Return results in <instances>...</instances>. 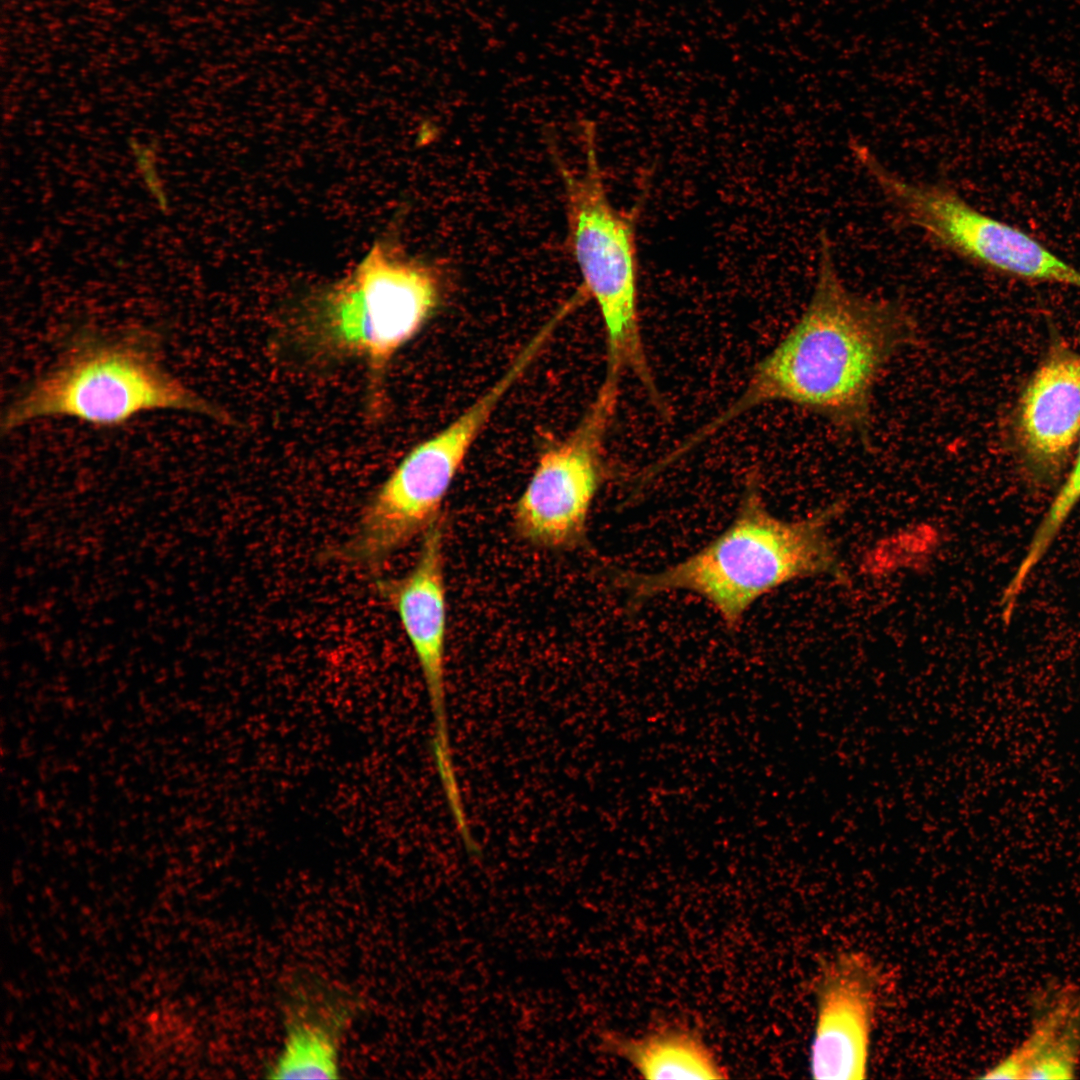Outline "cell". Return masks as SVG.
Here are the masks:
<instances>
[{
    "instance_id": "1",
    "label": "cell",
    "mask_w": 1080,
    "mask_h": 1080,
    "mask_svg": "<svg viewBox=\"0 0 1080 1080\" xmlns=\"http://www.w3.org/2000/svg\"><path fill=\"white\" fill-rule=\"evenodd\" d=\"M916 337L915 318L903 303L848 288L822 232L814 287L800 317L754 366L739 395L676 443L673 453L684 458L742 415L773 402L804 408L842 432L863 436L880 377Z\"/></svg>"
},
{
    "instance_id": "2",
    "label": "cell",
    "mask_w": 1080,
    "mask_h": 1080,
    "mask_svg": "<svg viewBox=\"0 0 1080 1080\" xmlns=\"http://www.w3.org/2000/svg\"><path fill=\"white\" fill-rule=\"evenodd\" d=\"M842 512L839 501L804 519H781L769 511L759 474L752 471L732 521L718 535L662 570L615 572L614 583L625 592L632 610L661 594H694L735 631L758 600L789 582L821 575L844 577L828 533Z\"/></svg>"
},
{
    "instance_id": "3",
    "label": "cell",
    "mask_w": 1080,
    "mask_h": 1080,
    "mask_svg": "<svg viewBox=\"0 0 1080 1080\" xmlns=\"http://www.w3.org/2000/svg\"><path fill=\"white\" fill-rule=\"evenodd\" d=\"M440 293L432 265L377 242L350 273L301 305L290 334L312 357L360 360L376 413L390 362L431 317Z\"/></svg>"
},
{
    "instance_id": "4",
    "label": "cell",
    "mask_w": 1080,
    "mask_h": 1080,
    "mask_svg": "<svg viewBox=\"0 0 1080 1080\" xmlns=\"http://www.w3.org/2000/svg\"><path fill=\"white\" fill-rule=\"evenodd\" d=\"M159 410L231 423L224 410L166 368L151 333L87 332L73 338L58 360L9 404L1 424L3 432H10L39 419L63 417L114 428Z\"/></svg>"
},
{
    "instance_id": "5",
    "label": "cell",
    "mask_w": 1080,
    "mask_h": 1080,
    "mask_svg": "<svg viewBox=\"0 0 1080 1080\" xmlns=\"http://www.w3.org/2000/svg\"><path fill=\"white\" fill-rule=\"evenodd\" d=\"M583 163L573 170L558 160L565 195L567 243L579 269V292L600 313L606 339V376L631 374L657 411L667 407L643 341L639 315L635 209L614 206L598 158L596 131L581 128Z\"/></svg>"
},
{
    "instance_id": "6",
    "label": "cell",
    "mask_w": 1080,
    "mask_h": 1080,
    "mask_svg": "<svg viewBox=\"0 0 1080 1080\" xmlns=\"http://www.w3.org/2000/svg\"><path fill=\"white\" fill-rule=\"evenodd\" d=\"M528 368L525 358L516 357L457 418L401 459L368 499L352 535L337 549L340 560L375 568L443 517L444 500L469 450Z\"/></svg>"
},
{
    "instance_id": "7",
    "label": "cell",
    "mask_w": 1080,
    "mask_h": 1080,
    "mask_svg": "<svg viewBox=\"0 0 1080 1080\" xmlns=\"http://www.w3.org/2000/svg\"><path fill=\"white\" fill-rule=\"evenodd\" d=\"M863 168L902 218L946 251L1001 274L1080 288L1079 269L1028 233L981 212L951 186L910 180L875 156Z\"/></svg>"
},
{
    "instance_id": "8",
    "label": "cell",
    "mask_w": 1080,
    "mask_h": 1080,
    "mask_svg": "<svg viewBox=\"0 0 1080 1080\" xmlns=\"http://www.w3.org/2000/svg\"><path fill=\"white\" fill-rule=\"evenodd\" d=\"M620 380L604 377L576 427L546 449L512 510L516 535L548 550L584 543L594 500L608 477L604 447Z\"/></svg>"
},
{
    "instance_id": "9",
    "label": "cell",
    "mask_w": 1080,
    "mask_h": 1080,
    "mask_svg": "<svg viewBox=\"0 0 1080 1080\" xmlns=\"http://www.w3.org/2000/svg\"><path fill=\"white\" fill-rule=\"evenodd\" d=\"M414 566L404 575L377 581L381 596L395 611L421 669L433 716L432 755L438 777L455 776L445 702L447 597L445 520L421 537Z\"/></svg>"
},
{
    "instance_id": "10",
    "label": "cell",
    "mask_w": 1080,
    "mask_h": 1080,
    "mask_svg": "<svg viewBox=\"0 0 1080 1080\" xmlns=\"http://www.w3.org/2000/svg\"><path fill=\"white\" fill-rule=\"evenodd\" d=\"M880 988V970L864 952L841 951L823 963L810 1048L814 1079L867 1077Z\"/></svg>"
},
{
    "instance_id": "11",
    "label": "cell",
    "mask_w": 1080,
    "mask_h": 1080,
    "mask_svg": "<svg viewBox=\"0 0 1080 1080\" xmlns=\"http://www.w3.org/2000/svg\"><path fill=\"white\" fill-rule=\"evenodd\" d=\"M1080 439V352L1055 343L1027 382L1012 421L1025 476L1038 486L1063 474Z\"/></svg>"
},
{
    "instance_id": "12",
    "label": "cell",
    "mask_w": 1080,
    "mask_h": 1080,
    "mask_svg": "<svg viewBox=\"0 0 1080 1080\" xmlns=\"http://www.w3.org/2000/svg\"><path fill=\"white\" fill-rule=\"evenodd\" d=\"M360 1009L340 984L312 972L291 975L281 994L283 1039L266 1077L339 1078L342 1044Z\"/></svg>"
},
{
    "instance_id": "13",
    "label": "cell",
    "mask_w": 1080,
    "mask_h": 1080,
    "mask_svg": "<svg viewBox=\"0 0 1080 1080\" xmlns=\"http://www.w3.org/2000/svg\"><path fill=\"white\" fill-rule=\"evenodd\" d=\"M1080 1065V989L1053 984L1033 1002L1030 1028L984 1079H1071Z\"/></svg>"
},
{
    "instance_id": "14",
    "label": "cell",
    "mask_w": 1080,
    "mask_h": 1080,
    "mask_svg": "<svg viewBox=\"0 0 1080 1080\" xmlns=\"http://www.w3.org/2000/svg\"><path fill=\"white\" fill-rule=\"evenodd\" d=\"M602 1047L629 1063L646 1079H722L726 1072L694 1031L661 1027L638 1037L614 1032L601 1036Z\"/></svg>"
},
{
    "instance_id": "15",
    "label": "cell",
    "mask_w": 1080,
    "mask_h": 1080,
    "mask_svg": "<svg viewBox=\"0 0 1080 1080\" xmlns=\"http://www.w3.org/2000/svg\"><path fill=\"white\" fill-rule=\"evenodd\" d=\"M1080 501V439L1071 469L1035 529L1016 576L1026 580L1042 561L1067 518Z\"/></svg>"
},
{
    "instance_id": "16",
    "label": "cell",
    "mask_w": 1080,
    "mask_h": 1080,
    "mask_svg": "<svg viewBox=\"0 0 1080 1080\" xmlns=\"http://www.w3.org/2000/svg\"><path fill=\"white\" fill-rule=\"evenodd\" d=\"M129 148L135 168L147 193L157 208L166 213L170 207V199L158 167L157 144L133 138L129 142Z\"/></svg>"
}]
</instances>
